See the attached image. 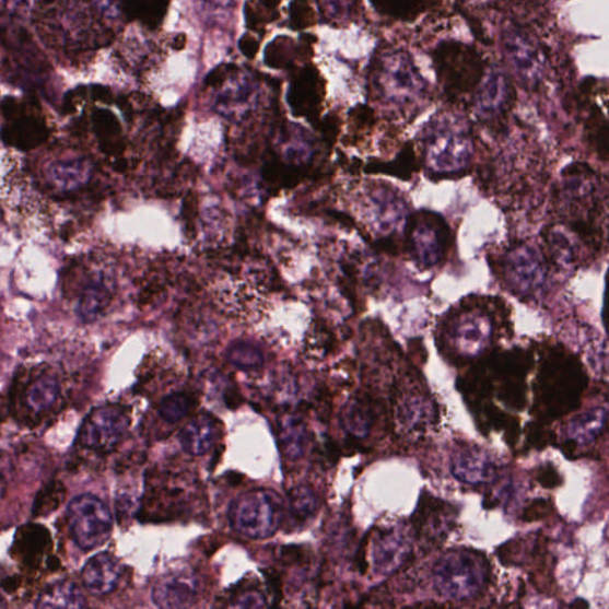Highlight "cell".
<instances>
[{
    "instance_id": "cell-1",
    "label": "cell",
    "mask_w": 609,
    "mask_h": 609,
    "mask_svg": "<svg viewBox=\"0 0 609 609\" xmlns=\"http://www.w3.org/2000/svg\"><path fill=\"white\" fill-rule=\"evenodd\" d=\"M425 159L437 174H456L470 162L472 141L461 119L450 115L433 119L425 131Z\"/></svg>"
},
{
    "instance_id": "cell-2",
    "label": "cell",
    "mask_w": 609,
    "mask_h": 609,
    "mask_svg": "<svg viewBox=\"0 0 609 609\" xmlns=\"http://www.w3.org/2000/svg\"><path fill=\"white\" fill-rule=\"evenodd\" d=\"M487 576V563L482 554L469 550L445 553L437 562L433 577L444 598L465 601L481 592Z\"/></svg>"
},
{
    "instance_id": "cell-3",
    "label": "cell",
    "mask_w": 609,
    "mask_h": 609,
    "mask_svg": "<svg viewBox=\"0 0 609 609\" xmlns=\"http://www.w3.org/2000/svg\"><path fill=\"white\" fill-rule=\"evenodd\" d=\"M277 494L255 490L239 495L229 510L233 529L249 539L272 537L281 525L282 507Z\"/></svg>"
},
{
    "instance_id": "cell-4",
    "label": "cell",
    "mask_w": 609,
    "mask_h": 609,
    "mask_svg": "<svg viewBox=\"0 0 609 609\" xmlns=\"http://www.w3.org/2000/svg\"><path fill=\"white\" fill-rule=\"evenodd\" d=\"M504 308V304L497 306L495 301L477 297L454 311L449 325L457 348L466 355L481 353L491 340L494 315Z\"/></svg>"
},
{
    "instance_id": "cell-5",
    "label": "cell",
    "mask_w": 609,
    "mask_h": 609,
    "mask_svg": "<svg viewBox=\"0 0 609 609\" xmlns=\"http://www.w3.org/2000/svg\"><path fill=\"white\" fill-rule=\"evenodd\" d=\"M74 543L84 551L102 547L110 538L114 527L113 513L102 500L92 494H81L67 508Z\"/></svg>"
},
{
    "instance_id": "cell-6",
    "label": "cell",
    "mask_w": 609,
    "mask_h": 609,
    "mask_svg": "<svg viewBox=\"0 0 609 609\" xmlns=\"http://www.w3.org/2000/svg\"><path fill=\"white\" fill-rule=\"evenodd\" d=\"M377 85L386 102L396 106L414 104L425 91L421 73L403 51H390L383 57L377 69Z\"/></svg>"
},
{
    "instance_id": "cell-7",
    "label": "cell",
    "mask_w": 609,
    "mask_h": 609,
    "mask_svg": "<svg viewBox=\"0 0 609 609\" xmlns=\"http://www.w3.org/2000/svg\"><path fill=\"white\" fill-rule=\"evenodd\" d=\"M409 250L413 260L431 268L444 260L450 246L449 226L440 215L421 212L411 216L408 226Z\"/></svg>"
},
{
    "instance_id": "cell-8",
    "label": "cell",
    "mask_w": 609,
    "mask_h": 609,
    "mask_svg": "<svg viewBox=\"0 0 609 609\" xmlns=\"http://www.w3.org/2000/svg\"><path fill=\"white\" fill-rule=\"evenodd\" d=\"M130 425L127 411L118 405L93 410L79 431V443L99 453L112 452L125 438Z\"/></svg>"
},
{
    "instance_id": "cell-9",
    "label": "cell",
    "mask_w": 609,
    "mask_h": 609,
    "mask_svg": "<svg viewBox=\"0 0 609 609\" xmlns=\"http://www.w3.org/2000/svg\"><path fill=\"white\" fill-rule=\"evenodd\" d=\"M546 265L532 248L519 246L506 256L504 276L508 288L522 297L538 293L546 281Z\"/></svg>"
},
{
    "instance_id": "cell-10",
    "label": "cell",
    "mask_w": 609,
    "mask_h": 609,
    "mask_svg": "<svg viewBox=\"0 0 609 609\" xmlns=\"http://www.w3.org/2000/svg\"><path fill=\"white\" fill-rule=\"evenodd\" d=\"M503 43L505 57L514 74L526 85L538 84L546 73V60L534 40L520 31L512 28L506 30Z\"/></svg>"
},
{
    "instance_id": "cell-11",
    "label": "cell",
    "mask_w": 609,
    "mask_h": 609,
    "mask_svg": "<svg viewBox=\"0 0 609 609\" xmlns=\"http://www.w3.org/2000/svg\"><path fill=\"white\" fill-rule=\"evenodd\" d=\"M181 480H162L151 487L144 497L143 512L148 520L171 522L185 516L189 505Z\"/></svg>"
},
{
    "instance_id": "cell-12",
    "label": "cell",
    "mask_w": 609,
    "mask_h": 609,
    "mask_svg": "<svg viewBox=\"0 0 609 609\" xmlns=\"http://www.w3.org/2000/svg\"><path fill=\"white\" fill-rule=\"evenodd\" d=\"M199 594V582L189 572L168 574L156 582L153 601L160 608L191 607Z\"/></svg>"
},
{
    "instance_id": "cell-13",
    "label": "cell",
    "mask_w": 609,
    "mask_h": 609,
    "mask_svg": "<svg viewBox=\"0 0 609 609\" xmlns=\"http://www.w3.org/2000/svg\"><path fill=\"white\" fill-rule=\"evenodd\" d=\"M411 551V539L401 529H390L378 535L373 547V563L376 574L388 576L394 574Z\"/></svg>"
},
{
    "instance_id": "cell-14",
    "label": "cell",
    "mask_w": 609,
    "mask_h": 609,
    "mask_svg": "<svg viewBox=\"0 0 609 609\" xmlns=\"http://www.w3.org/2000/svg\"><path fill=\"white\" fill-rule=\"evenodd\" d=\"M93 164L85 156L62 157L50 162L46 168L48 184L61 194L78 191L92 178Z\"/></svg>"
},
{
    "instance_id": "cell-15",
    "label": "cell",
    "mask_w": 609,
    "mask_h": 609,
    "mask_svg": "<svg viewBox=\"0 0 609 609\" xmlns=\"http://www.w3.org/2000/svg\"><path fill=\"white\" fill-rule=\"evenodd\" d=\"M453 476L462 483L480 485L492 482L496 468L491 457L478 448H465L452 459Z\"/></svg>"
},
{
    "instance_id": "cell-16",
    "label": "cell",
    "mask_w": 609,
    "mask_h": 609,
    "mask_svg": "<svg viewBox=\"0 0 609 609\" xmlns=\"http://www.w3.org/2000/svg\"><path fill=\"white\" fill-rule=\"evenodd\" d=\"M81 577H83L84 586L94 597H105L113 593L118 585L119 562L112 553H98L86 563Z\"/></svg>"
},
{
    "instance_id": "cell-17",
    "label": "cell",
    "mask_w": 609,
    "mask_h": 609,
    "mask_svg": "<svg viewBox=\"0 0 609 609\" xmlns=\"http://www.w3.org/2000/svg\"><path fill=\"white\" fill-rule=\"evenodd\" d=\"M221 426L209 413H200L180 432L183 449L191 456L208 454L219 438Z\"/></svg>"
},
{
    "instance_id": "cell-18",
    "label": "cell",
    "mask_w": 609,
    "mask_h": 609,
    "mask_svg": "<svg viewBox=\"0 0 609 609\" xmlns=\"http://www.w3.org/2000/svg\"><path fill=\"white\" fill-rule=\"evenodd\" d=\"M278 437L282 454L292 461L302 458L308 448V429L300 415H282L278 422Z\"/></svg>"
},
{
    "instance_id": "cell-19",
    "label": "cell",
    "mask_w": 609,
    "mask_h": 609,
    "mask_svg": "<svg viewBox=\"0 0 609 609\" xmlns=\"http://www.w3.org/2000/svg\"><path fill=\"white\" fill-rule=\"evenodd\" d=\"M508 83L503 73L487 75L477 93L476 107L479 116L491 118L504 110L508 99Z\"/></svg>"
},
{
    "instance_id": "cell-20",
    "label": "cell",
    "mask_w": 609,
    "mask_h": 609,
    "mask_svg": "<svg viewBox=\"0 0 609 609\" xmlns=\"http://www.w3.org/2000/svg\"><path fill=\"white\" fill-rule=\"evenodd\" d=\"M112 297L113 282L102 274L94 277L79 297V317L85 321L97 319L110 304Z\"/></svg>"
},
{
    "instance_id": "cell-21",
    "label": "cell",
    "mask_w": 609,
    "mask_h": 609,
    "mask_svg": "<svg viewBox=\"0 0 609 609\" xmlns=\"http://www.w3.org/2000/svg\"><path fill=\"white\" fill-rule=\"evenodd\" d=\"M289 102L293 112L300 115H308L319 102L318 74L314 69L307 67L297 74L290 87Z\"/></svg>"
},
{
    "instance_id": "cell-22",
    "label": "cell",
    "mask_w": 609,
    "mask_h": 609,
    "mask_svg": "<svg viewBox=\"0 0 609 609\" xmlns=\"http://www.w3.org/2000/svg\"><path fill=\"white\" fill-rule=\"evenodd\" d=\"M39 608H84L87 606L84 594L72 581H58L39 595Z\"/></svg>"
},
{
    "instance_id": "cell-23",
    "label": "cell",
    "mask_w": 609,
    "mask_h": 609,
    "mask_svg": "<svg viewBox=\"0 0 609 609\" xmlns=\"http://www.w3.org/2000/svg\"><path fill=\"white\" fill-rule=\"evenodd\" d=\"M606 408H597L581 413L567 426V436L579 444H588L600 436L607 424Z\"/></svg>"
},
{
    "instance_id": "cell-24",
    "label": "cell",
    "mask_w": 609,
    "mask_h": 609,
    "mask_svg": "<svg viewBox=\"0 0 609 609\" xmlns=\"http://www.w3.org/2000/svg\"><path fill=\"white\" fill-rule=\"evenodd\" d=\"M169 0H119V8L130 20H138L149 28H156L164 21Z\"/></svg>"
},
{
    "instance_id": "cell-25",
    "label": "cell",
    "mask_w": 609,
    "mask_h": 609,
    "mask_svg": "<svg viewBox=\"0 0 609 609\" xmlns=\"http://www.w3.org/2000/svg\"><path fill=\"white\" fill-rule=\"evenodd\" d=\"M60 395V385L56 377L40 376L34 382L26 395L30 408L35 412H45L51 408Z\"/></svg>"
},
{
    "instance_id": "cell-26",
    "label": "cell",
    "mask_w": 609,
    "mask_h": 609,
    "mask_svg": "<svg viewBox=\"0 0 609 609\" xmlns=\"http://www.w3.org/2000/svg\"><path fill=\"white\" fill-rule=\"evenodd\" d=\"M319 507L318 496L308 484L295 485L290 493V510L296 523H306L316 516Z\"/></svg>"
},
{
    "instance_id": "cell-27",
    "label": "cell",
    "mask_w": 609,
    "mask_h": 609,
    "mask_svg": "<svg viewBox=\"0 0 609 609\" xmlns=\"http://www.w3.org/2000/svg\"><path fill=\"white\" fill-rule=\"evenodd\" d=\"M226 360L243 372L260 370L265 363L262 351L247 342H236L230 347L226 351Z\"/></svg>"
},
{
    "instance_id": "cell-28",
    "label": "cell",
    "mask_w": 609,
    "mask_h": 609,
    "mask_svg": "<svg viewBox=\"0 0 609 609\" xmlns=\"http://www.w3.org/2000/svg\"><path fill=\"white\" fill-rule=\"evenodd\" d=\"M196 400L187 394H173L159 403V414L168 424H177L194 410Z\"/></svg>"
},
{
    "instance_id": "cell-29",
    "label": "cell",
    "mask_w": 609,
    "mask_h": 609,
    "mask_svg": "<svg viewBox=\"0 0 609 609\" xmlns=\"http://www.w3.org/2000/svg\"><path fill=\"white\" fill-rule=\"evenodd\" d=\"M342 425L354 437L367 436L371 415L361 400L350 401L342 413Z\"/></svg>"
},
{
    "instance_id": "cell-30",
    "label": "cell",
    "mask_w": 609,
    "mask_h": 609,
    "mask_svg": "<svg viewBox=\"0 0 609 609\" xmlns=\"http://www.w3.org/2000/svg\"><path fill=\"white\" fill-rule=\"evenodd\" d=\"M428 415V406L423 401L411 400L401 409V419L410 428L424 425Z\"/></svg>"
},
{
    "instance_id": "cell-31",
    "label": "cell",
    "mask_w": 609,
    "mask_h": 609,
    "mask_svg": "<svg viewBox=\"0 0 609 609\" xmlns=\"http://www.w3.org/2000/svg\"><path fill=\"white\" fill-rule=\"evenodd\" d=\"M230 606L235 608H262L267 607V600L262 592L257 588H243L236 592Z\"/></svg>"
},
{
    "instance_id": "cell-32",
    "label": "cell",
    "mask_w": 609,
    "mask_h": 609,
    "mask_svg": "<svg viewBox=\"0 0 609 609\" xmlns=\"http://www.w3.org/2000/svg\"><path fill=\"white\" fill-rule=\"evenodd\" d=\"M288 45L281 39H277L274 44L270 45L266 51V62L274 69H282L289 61L286 56Z\"/></svg>"
},
{
    "instance_id": "cell-33",
    "label": "cell",
    "mask_w": 609,
    "mask_h": 609,
    "mask_svg": "<svg viewBox=\"0 0 609 609\" xmlns=\"http://www.w3.org/2000/svg\"><path fill=\"white\" fill-rule=\"evenodd\" d=\"M309 7L307 0H294L291 5V22L293 28L302 30L308 24Z\"/></svg>"
},
{
    "instance_id": "cell-34",
    "label": "cell",
    "mask_w": 609,
    "mask_h": 609,
    "mask_svg": "<svg viewBox=\"0 0 609 609\" xmlns=\"http://www.w3.org/2000/svg\"><path fill=\"white\" fill-rule=\"evenodd\" d=\"M237 71L234 65H224L216 67L207 78L206 84L210 87H219L225 83L229 77H232Z\"/></svg>"
},
{
    "instance_id": "cell-35",
    "label": "cell",
    "mask_w": 609,
    "mask_h": 609,
    "mask_svg": "<svg viewBox=\"0 0 609 609\" xmlns=\"http://www.w3.org/2000/svg\"><path fill=\"white\" fill-rule=\"evenodd\" d=\"M281 561L285 564H301L306 561L307 551L302 547H286L280 551Z\"/></svg>"
},
{
    "instance_id": "cell-36",
    "label": "cell",
    "mask_w": 609,
    "mask_h": 609,
    "mask_svg": "<svg viewBox=\"0 0 609 609\" xmlns=\"http://www.w3.org/2000/svg\"><path fill=\"white\" fill-rule=\"evenodd\" d=\"M239 48L248 59H254L257 51H259V43L250 35H245L239 40Z\"/></svg>"
},
{
    "instance_id": "cell-37",
    "label": "cell",
    "mask_w": 609,
    "mask_h": 609,
    "mask_svg": "<svg viewBox=\"0 0 609 609\" xmlns=\"http://www.w3.org/2000/svg\"><path fill=\"white\" fill-rule=\"evenodd\" d=\"M186 44L185 35H180L177 40H175V48L183 49Z\"/></svg>"
},
{
    "instance_id": "cell-38",
    "label": "cell",
    "mask_w": 609,
    "mask_h": 609,
    "mask_svg": "<svg viewBox=\"0 0 609 609\" xmlns=\"http://www.w3.org/2000/svg\"><path fill=\"white\" fill-rule=\"evenodd\" d=\"M477 2H479V0H477Z\"/></svg>"
}]
</instances>
